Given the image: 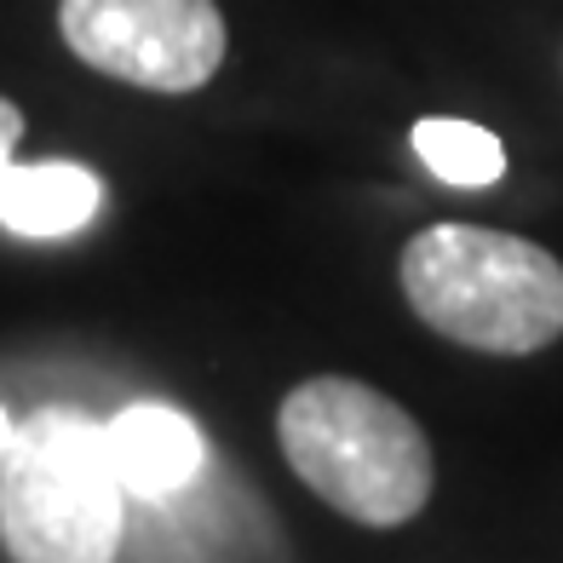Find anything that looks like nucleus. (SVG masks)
Returning <instances> with one entry per match:
<instances>
[{
	"label": "nucleus",
	"instance_id": "nucleus-1",
	"mask_svg": "<svg viewBox=\"0 0 563 563\" xmlns=\"http://www.w3.org/2000/svg\"><path fill=\"white\" fill-rule=\"evenodd\" d=\"M276 438L305 489L363 529H402L438 483L415 415L345 374L305 379L282 397Z\"/></svg>",
	"mask_w": 563,
	"mask_h": 563
},
{
	"label": "nucleus",
	"instance_id": "nucleus-2",
	"mask_svg": "<svg viewBox=\"0 0 563 563\" xmlns=\"http://www.w3.org/2000/svg\"><path fill=\"white\" fill-rule=\"evenodd\" d=\"M402 294L426 328L483 356H529L563 334V265L541 242L431 224L402 247Z\"/></svg>",
	"mask_w": 563,
	"mask_h": 563
},
{
	"label": "nucleus",
	"instance_id": "nucleus-3",
	"mask_svg": "<svg viewBox=\"0 0 563 563\" xmlns=\"http://www.w3.org/2000/svg\"><path fill=\"white\" fill-rule=\"evenodd\" d=\"M126 489L104 426L46 408L7 443L0 534L23 563H104L115 558Z\"/></svg>",
	"mask_w": 563,
	"mask_h": 563
},
{
	"label": "nucleus",
	"instance_id": "nucleus-4",
	"mask_svg": "<svg viewBox=\"0 0 563 563\" xmlns=\"http://www.w3.org/2000/svg\"><path fill=\"white\" fill-rule=\"evenodd\" d=\"M69 53L144 92H196L224 64L213 0H58Z\"/></svg>",
	"mask_w": 563,
	"mask_h": 563
},
{
	"label": "nucleus",
	"instance_id": "nucleus-5",
	"mask_svg": "<svg viewBox=\"0 0 563 563\" xmlns=\"http://www.w3.org/2000/svg\"><path fill=\"white\" fill-rule=\"evenodd\" d=\"M115 472L126 500H167L178 489H190L201 472V438L196 426L167 402H133L104 426Z\"/></svg>",
	"mask_w": 563,
	"mask_h": 563
},
{
	"label": "nucleus",
	"instance_id": "nucleus-6",
	"mask_svg": "<svg viewBox=\"0 0 563 563\" xmlns=\"http://www.w3.org/2000/svg\"><path fill=\"white\" fill-rule=\"evenodd\" d=\"M98 213V178L75 162L12 167L0 190V224L18 236H69Z\"/></svg>",
	"mask_w": 563,
	"mask_h": 563
},
{
	"label": "nucleus",
	"instance_id": "nucleus-7",
	"mask_svg": "<svg viewBox=\"0 0 563 563\" xmlns=\"http://www.w3.org/2000/svg\"><path fill=\"white\" fill-rule=\"evenodd\" d=\"M415 156L460 190H483L506 173V150L489 126L477 121H454V115H426L415 121Z\"/></svg>",
	"mask_w": 563,
	"mask_h": 563
},
{
	"label": "nucleus",
	"instance_id": "nucleus-8",
	"mask_svg": "<svg viewBox=\"0 0 563 563\" xmlns=\"http://www.w3.org/2000/svg\"><path fill=\"white\" fill-rule=\"evenodd\" d=\"M23 139V110L12 104V98H0V190H7V178H12V150Z\"/></svg>",
	"mask_w": 563,
	"mask_h": 563
},
{
	"label": "nucleus",
	"instance_id": "nucleus-9",
	"mask_svg": "<svg viewBox=\"0 0 563 563\" xmlns=\"http://www.w3.org/2000/svg\"><path fill=\"white\" fill-rule=\"evenodd\" d=\"M7 443H12V420L0 415V460H7Z\"/></svg>",
	"mask_w": 563,
	"mask_h": 563
}]
</instances>
